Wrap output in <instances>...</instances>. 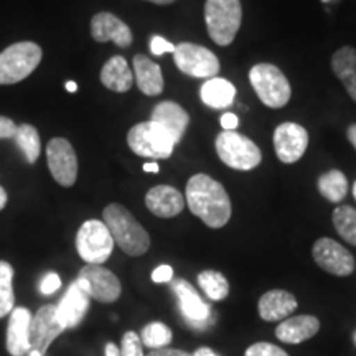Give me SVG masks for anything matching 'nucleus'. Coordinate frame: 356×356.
Masks as SVG:
<instances>
[{"instance_id": "nucleus-1", "label": "nucleus", "mask_w": 356, "mask_h": 356, "mask_svg": "<svg viewBox=\"0 0 356 356\" xmlns=\"http://www.w3.org/2000/svg\"><path fill=\"white\" fill-rule=\"evenodd\" d=\"M185 202L190 211L210 228H222L231 218V200L220 181L204 173H197L188 180Z\"/></svg>"}, {"instance_id": "nucleus-2", "label": "nucleus", "mask_w": 356, "mask_h": 356, "mask_svg": "<svg viewBox=\"0 0 356 356\" xmlns=\"http://www.w3.org/2000/svg\"><path fill=\"white\" fill-rule=\"evenodd\" d=\"M102 222L113 236L114 244H118L129 256H142L149 251L150 238L144 226L131 215L126 207L119 203H111L102 211Z\"/></svg>"}, {"instance_id": "nucleus-3", "label": "nucleus", "mask_w": 356, "mask_h": 356, "mask_svg": "<svg viewBox=\"0 0 356 356\" xmlns=\"http://www.w3.org/2000/svg\"><path fill=\"white\" fill-rule=\"evenodd\" d=\"M243 20V8L239 0H207L204 22L210 38L220 47L234 42Z\"/></svg>"}, {"instance_id": "nucleus-4", "label": "nucleus", "mask_w": 356, "mask_h": 356, "mask_svg": "<svg viewBox=\"0 0 356 356\" xmlns=\"http://www.w3.org/2000/svg\"><path fill=\"white\" fill-rule=\"evenodd\" d=\"M249 81L257 97L267 108L280 109L291 101L292 89L286 74L275 65L259 63L249 71Z\"/></svg>"}, {"instance_id": "nucleus-5", "label": "nucleus", "mask_w": 356, "mask_h": 356, "mask_svg": "<svg viewBox=\"0 0 356 356\" xmlns=\"http://www.w3.org/2000/svg\"><path fill=\"white\" fill-rule=\"evenodd\" d=\"M42 56V48L33 42H20L7 47L0 53V84L24 81L37 70Z\"/></svg>"}, {"instance_id": "nucleus-6", "label": "nucleus", "mask_w": 356, "mask_h": 356, "mask_svg": "<svg viewBox=\"0 0 356 356\" xmlns=\"http://www.w3.org/2000/svg\"><path fill=\"white\" fill-rule=\"evenodd\" d=\"M215 145L221 162L234 170H252L262 160L259 147L246 136L234 131L218 134Z\"/></svg>"}, {"instance_id": "nucleus-7", "label": "nucleus", "mask_w": 356, "mask_h": 356, "mask_svg": "<svg viewBox=\"0 0 356 356\" xmlns=\"http://www.w3.org/2000/svg\"><path fill=\"white\" fill-rule=\"evenodd\" d=\"M127 145L134 154L147 159H168L175 142L168 132L152 121L134 126L127 134Z\"/></svg>"}, {"instance_id": "nucleus-8", "label": "nucleus", "mask_w": 356, "mask_h": 356, "mask_svg": "<svg viewBox=\"0 0 356 356\" xmlns=\"http://www.w3.org/2000/svg\"><path fill=\"white\" fill-rule=\"evenodd\" d=\"M76 249L81 259L88 264L101 266L113 254L114 239L104 222L99 220H88L78 229Z\"/></svg>"}, {"instance_id": "nucleus-9", "label": "nucleus", "mask_w": 356, "mask_h": 356, "mask_svg": "<svg viewBox=\"0 0 356 356\" xmlns=\"http://www.w3.org/2000/svg\"><path fill=\"white\" fill-rule=\"evenodd\" d=\"M173 61L181 73L193 78H216V74L220 73V61L216 55L202 44H177Z\"/></svg>"}, {"instance_id": "nucleus-10", "label": "nucleus", "mask_w": 356, "mask_h": 356, "mask_svg": "<svg viewBox=\"0 0 356 356\" xmlns=\"http://www.w3.org/2000/svg\"><path fill=\"white\" fill-rule=\"evenodd\" d=\"M76 280L79 282V286L84 289V292L88 293L89 299L102 302V304L115 302L122 292L119 279L109 269H104L102 266H84L79 270Z\"/></svg>"}, {"instance_id": "nucleus-11", "label": "nucleus", "mask_w": 356, "mask_h": 356, "mask_svg": "<svg viewBox=\"0 0 356 356\" xmlns=\"http://www.w3.org/2000/svg\"><path fill=\"white\" fill-rule=\"evenodd\" d=\"M312 256L320 269L337 277H346L353 274L356 267L355 257L348 249L330 238L317 239L312 248Z\"/></svg>"}, {"instance_id": "nucleus-12", "label": "nucleus", "mask_w": 356, "mask_h": 356, "mask_svg": "<svg viewBox=\"0 0 356 356\" xmlns=\"http://www.w3.org/2000/svg\"><path fill=\"white\" fill-rule=\"evenodd\" d=\"M48 168L56 184L61 186H73L78 177V157L70 140L55 137L47 147Z\"/></svg>"}, {"instance_id": "nucleus-13", "label": "nucleus", "mask_w": 356, "mask_h": 356, "mask_svg": "<svg viewBox=\"0 0 356 356\" xmlns=\"http://www.w3.org/2000/svg\"><path fill=\"white\" fill-rule=\"evenodd\" d=\"M65 332V327L60 323L56 315V305L40 307L30 323V350L40 351L44 355L50 345Z\"/></svg>"}, {"instance_id": "nucleus-14", "label": "nucleus", "mask_w": 356, "mask_h": 356, "mask_svg": "<svg viewBox=\"0 0 356 356\" xmlns=\"http://www.w3.org/2000/svg\"><path fill=\"white\" fill-rule=\"evenodd\" d=\"M309 147V132L296 122H284L274 132V149L280 162L296 163Z\"/></svg>"}, {"instance_id": "nucleus-15", "label": "nucleus", "mask_w": 356, "mask_h": 356, "mask_svg": "<svg viewBox=\"0 0 356 356\" xmlns=\"http://www.w3.org/2000/svg\"><path fill=\"white\" fill-rule=\"evenodd\" d=\"M91 35L96 42H114L119 48H129L132 43V32L129 25L109 12H99L92 17Z\"/></svg>"}, {"instance_id": "nucleus-16", "label": "nucleus", "mask_w": 356, "mask_h": 356, "mask_svg": "<svg viewBox=\"0 0 356 356\" xmlns=\"http://www.w3.org/2000/svg\"><path fill=\"white\" fill-rule=\"evenodd\" d=\"M89 309V296L79 286L78 280L71 284L60 304L56 305V315L60 323L66 328H74L81 323Z\"/></svg>"}, {"instance_id": "nucleus-17", "label": "nucleus", "mask_w": 356, "mask_h": 356, "mask_svg": "<svg viewBox=\"0 0 356 356\" xmlns=\"http://www.w3.org/2000/svg\"><path fill=\"white\" fill-rule=\"evenodd\" d=\"M145 207L159 218H173L185 208V197L177 188L168 185H157L145 195Z\"/></svg>"}, {"instance_id": "nucleus-18", "label": "nucleus", "mask_w": 356, "mask_h": 356, "mask_svg": "<svg viewBox=\"0 0 356 356\" xmlns=\"http://www.w3.org/2000/svg\"><path fill=\"white\" fill-rule=\"evenodd\" d=\"M33 315L25 307L10 312L7 327V351L12 356H24L30 351V323Z\"/></svg>"}, {"instance_id": "nucleus-19", "label": "nucleus", "mask_w": 356, "mask_h": 356, "mask_svg": "<svg viewBox=\"0 0 356 356\" xmlns=\"http://www.w3.org/2000/svg\"><path fill=\"white\" fill-rule=\"evenodd\" d=\"M150 121L159 124L163 131L168 132L175 145L181 140L184 134L190 124L188 113L173 101H163L157 104L152 111Z\"/></svg>"}, {"instance_id": "nucleus-20", "label": "nucleus", "mask_w": 356, "mask_h": 356, "mask_svg": "<svg viewBox=\"0 0 356 356\" xmlns=\"http://www.w3.org/2000/svg\"><path fill=\"white\" fill-rule=\"evenodd\" d=\"M170 282L173 292L177 293L178 300H180V309L184 312L185 318L195 325L207 322L210 318V307L202 300L197 289L190 282H186L185 279H172Z\"/></svg>"}, {"instance_id": "nucleus-21", "label": "nucleus", "mask_w": 356, "mask_h": 356, "mask_svg": "<svg viewBox=\"0 0 356 356\" xmlns=\"http://www.w3.org/2000/svg\"><path fill=\"white\" fill-rule=\"evenodd\" d=\"M320 330V320L314 315H299L284 320L282 323L275 328V337L280 341L289 345H299L302 341L315 337Z\"/></svg>"}, {"instance_id": "nucleus-22", "label": "nucleus", "mask_w": 356, "mask_h": 356, "mask_svg": "<svg viewBox=\"0 0 356 356\" xmlns=\"http://www.w3.org/2000/svg\"><path fill=\"white\" fill-rule=\"evenodd\" d=\"M257 309H259L261 318L266 322H280L296 312L297 299L291 292L275 289V291L266 292L261 297Z\"/></svg>"}, {"instance_id": "nucleus-23", "label": "nucleus", "mask_w": 356, "mask_h": 356, "mask_svg": "<svg viewBox=\"0 0 356 356\" xmlns=\"http://www.w3.org/2000/svg\"><path fill=\"white\" fill-rule=\"evenodd\" d=\"M132 65L137 88L145 96H159L163 91V74L160 66L145 55L134 56Z\"/></svg>"}, {"instance_id": "nucleus-24", "label": "nucleus", "mask_w": 356, "mask_h": 356, "mask_svg": "<svg viewBox=\"0 0 356 356\" xmlns=\"http://www.w3.org/2000/svg\"><path fill=\"white\" fill-rule=\"evenodd\" d=\"M101 83L114 92H127L132 88L134 74L126 58L113 56L101 70Z\"/></svg>"}, {"instance_id": "nucleus-25", "label": "nucleus", "mask_w": 356, "mask_h": 356, "mask_svg": "<svg viewBox=\"0 0 356 356\" xmlns=\"http://www.w3.org/2000/svg\"><path fill=\"white\" fill-rule=\"evenodd\" d=\"M332 70L343 84L348 96L356 102V50L343 47L332 56Z\"/></svg>"}, {"instance_id": "nucleus-26", "label": "nucleus", "mask_w": 356, "mask_h": 356, "mask_svg": "<svg viewBox=\"0 0 356 356\" xmlns=\"http://www.w3.org/2000/svg\"><path fill=\"white\" fill-rule=\"evenodd\" d=\"M200 96L207 106L213 109H226L234 102L236 88L233 83L222 78H210L200 89Z\"/></svg>"}, {"instance_id": "nucleus-27", "label": "nucleus", "mask_w": 356, "mask_h": 356, "mask_svg": "<svg viewBox=\"0 0 356 356\" xmlns=\"http://www.w3.org/2000/svg\"><path fill=\"white\" fill-rule=\"evenodd\" d=\"M318 191L323 198H327L332 203L343 202V198L348 193V180L345 173L340 170H328L318 178Z\"/></svg>"}, {"instance_id": "nucleus-28", "label": "nucleus", "mask_w": 356, "mask_h": 356, "mask_svg": "<svg viewBox=\"0 0 356 356\" xmlns=\"http://www.w3.org/2000/svg\"><path fill=\"white\" fill-rule=\"evenodd\" d=\"M198 286L210 300H225L229 293L228 279L218 270H203L198 274Z\"/></svg>"}, {"instance_id": "nucleus-29", "label": "nucleus", "mask_w": 356, "mask_h": 356, "mask_svg": "<svg viewBox=\"0 0 356 356\" xmlns=\"http://www.w3.org/2000/svg\"><path fill=\"white\" fill-rule=\"evenodd\" d=\"M333 226H335L337 233L350 243L351 246H356V210L348 204H341L337 207L332 215Z\"/></svg>"}, {"instance_id": "nucleus-30", "label": "nucleus", "mask_w": 356, "mask_h": 356, "mask_svg": "<svg viewBox=\"0 0 356 356\" xmlns=\"http://www.w3.org/2000/svg\"><path fill=\"white\" fill-rule=\"evenodd\" d=\"M17 145L24 152L26 162L35 163L40 157V150H42V142H40L38 131L30 124H24V126L17 127V134L13 137Z\"/></svg>"}, {"instance_id": "nucleus-31", "label": "nucleus", "mask_w": 356, "mask_h": 356, "mask_svg": "<svg viewBox=\"0 0 356 356\" xmlns=\"http://www.w3.org/2000/svg\"><path fill=\"white\" fill-rule=\"evenodd\" d=\"M13 293V267L7 261H0V318L10 315L15 309Z\"/></svg>"}, {"instance_id": "nucleus-32", "label": "nucleus", "mask_w": 356, "mask_h": 356, "mask_svg": "<svg viewBox=\"0 0 356 356\" xmlns=\"http://www.w3.org/2000/svg\"><path fill=\"white\" fill-rule=\"evenodd\" d=\"M142 345L149 346L152 350L165 348V346L172 341V330L167 325L160 322H152L145 325L144 330L140 333Z\"/></svg>"}, {"instance_id": "nucleus-33", "label": "nucleus", "mask_w": 356, "mask_h": 356, "mask_svg": "<svg viewBox=\"0 0 356 356\" xmlns=\"http://www.w3.org/2000/svg\"><path fill=\"white\" fill-rule=\"evenodd\" d=\"M142 341L140 337L137 335L136 332H126L122 337L121 343V356H144V351H142Z\"/></svg>"}, {"instance_id": "nucleus-34", "label": "nucleus", "mask_w": 356, "mask_h": 356, "mask_svg": "<svg viewBox=\"0 0 356 356\" xmlns=\"http://www.w3.org/2000/svg\"><path fill=\"white\" fill-rule=\"evenodd\" d=\"M244 356H289V355L282 348H279V346L267 343V341H261V343H254L249 346Z\"/></svg>"}, {"instance_id": "nucleus-35", "label": "nucleus", "mask_w": 356, "mask_h": 356, "mask_svg": "<svg viewBox=\"0 0 356 356\" xmlns=\"http://www.w3.org/2000/svg\"><path fill=\"white\" fill-rule=\"evenodd\" d=\"M60 287H61L60 275L56 273H50L43 277L42 286H40V292H42L43 296H51V293H55Z\"/></svg>"}, {"instance_id": "nucleus-36", "label": "nucleus", "mask_w": 356, "mask_h": 356, "mask_svg": "<svg viewBox=\"0 0 356 356\" xmlns=\"http://www.w3.org/2000/svg\"><path fill=\"white\" fill-rule=\"evenodd\" d=\"M150 51H152L155 56L163 55V53H173L175 51V44L167 42V40L160 37V35H155V37L150 40Z\"/></svg>"}, {"instance_id": "nucleus-37", "label": "nucleus", "mask_w": 356, "mask_h": 356, "mask_svg": "<svg viewBox=\"0 0 356 356\" xmlns=\"http://www.w3.org/2000/svg\"><path fill=\"white\" fill-rule=\"evenodd\" d=\"M17 124L10 118L0 115V139H13L17 134Z\"/></svg>"}, {"instance_id": "nucleus-38", "label": "nucleus", "mask_w": 356, "mask_h": 356, "mask_svg": "<svg viewBox=\"0 0 356 356\" xmlns=\"http://www.w3.org/2000/svg\"><path fill=\"white\" fill-rule=\"evenodd\" d=\"M173 279V269L170 266L163 264V266H159L157 269L152 273V280L157 284H162V282H170Z\"/></svg>"}, {"instance_id": "nucleus-39", "label": "nucleus", "mask_w": 356, "mask_h": 356, "mask_svg": "<svg viewBox=\"0 0 356 356\" xmlns=\"http://www.w3.org/2000/svg\"><path fill=\"white\" fill-rule=\"evenodd\" d=\"M238 124H239V119L236 114L226 113L221 115V126L225 131H234V129L238 127Z\"/></svg>"}, {"instance_id": "nucleus-40", "label": "nucleus", "mask_w": 356, "mask_h": 356, "mask_svg": "<svg viewBox=\"0 0 356 356\" xmlns=\"http://www.w3.org/2000/svg\"><path fill=\"white\" fill-rule=\"evenodd\" d=\"M144 356H191L186 353V351H181V350H173V348H159V350H152L149 355H144Z\"/></svg>"}, {"instance_id": "nucleus-41", "label": "nucleus", "mask_w": 356, "mask_h": 356, "mask_svg": "<svg viewBox=\"0 0 356 356\" xmlns=\"http://www.w3.org/2000/svg\"><path fill=\"white\" fill-rule=\"evenodd\" d=\"M106 356H121V351H119V346L114 343L106 345Z\"/></svg>"}, {"instance_id": "nucleus-42", "label": "nucleus", "mask_w": 356, "mask_h": 356, "mask_svg": "<svg viewBox=\"0 0 356 356\" xmlns=\"http://www.w3.org/2000/svg\"><path fill=\"white\" fill-rule=\"evenodd\" d=\"M346 136H348V140L351 142V145H353L356 150V124H351L348 127V132H346Z\"/></svg>"}, {"instance_id": "nucleus-43", "label": "nucleus", "mask_w": 356, "mask_h": 356, "mask_svg": "<svg viewBox=\"0 0 356 356\" xmlns=\"http://www.w3.org/2000/svg\"><path fill=\"white\" fill-rule=\"evenodd\" d=\"M191 356H218V355H216L215 351H213L211 348H207V346H202V348H198Z\"/></svg>"}, {"instance_id": "nucleus-44", "label": "nucleus", "mask_w": 356, "mask_h": 356, "mask_svg": "<svg viewBox=\"0 0 356 356\" xmlns=\"http://www.w3.org/2000/svg\"><path fill=\"white\" fill-rule=\"evenodd\" d=\"M7 191L3 190V186H0V211L3 210V208H6V204H7Z\"/></svg>"}, {"instance_id": "nucleus-45", "label": "nucleus", "mask_w": 356, "mask_h": 356, "mask_svg": "<svg viewBox=\"0 0 356 356\" xmlns=\"http://www.w3.org/2000/svg\"><path fill=\"white\" fill-rule=\"evenodd\" d=\"M144 170L145 172H150V173H159V170H160V168H159V165H157V163H145V165H144Z\"/></svg>"}, {"instance_id": "nucleus-46", "label": "nucleus", "mask_w": 356, "mask_h": 356, "mask_svg": "<svg viewBox=\"0 0 356 356\" xmlns=\"http://www.w3.org/2000/svg\"><path fill=\"white\" fill-rule=\"evenodd\" d=\"M76 89H78V84L74 81L66 83V91H68V92H76Z\"/></svg>"}, {"instance_id": "nucleus-47", "label": "nucleus", "mask_w": 356, "mask_h": 356, "mask_svg": "<svg viewBox=\"0 0 356 356\" xmlns=\"http://www.w3.org/2000/svg\"><path fill=\"white\" fill-rule=\"evenodd\" d=\"M147 2L157 3V6H168V3H173L175 0H147Z\"/></svg>"}, {"instance_id": "nucleus-48", "label": "nucleus", "mask_w": 356, "mask_h": 356, "mask_svg": "<svg viewBox=\"0 0 356 356\" xmlns=\"http://www.w3.org/2000/svg\"><path fill=\"white\" fill-rule=\"evenodd\" d=\"M29 356H43L40 351H35V350H30V355Z\"/></svg>"}, {"instance_id": "nucleus-49", "label": "nucleus", "mask_w": 356, "mask_h": 356, "mask_svg": "<svg viewBox=\"0 0 356 356\" xmlns=\"http://www.w3.org/2000/svg\"><path fill=\"white\" fill-rule=\"evenodd\" d=\"M353 197L356 200V181H355V185H353Z\"/></svg>"}, {"instance_id": "nucleus-50", "label": "nucleus", "mask_w": 356, "mask_h": 356, "mask_svg": "<svg viewBox=\"0 0 356 356\" xmlns=\"http://www.w3.org/2000/svg\"><path fill=\"white\" fill-rule=\"evenodd\" d=\"M322 2H332V0H322Z\"/></svg>"}, {"instance_id": "nucleus-51", "label": "nucleus", "mask_w": 356, "mask_h": 356, "mask_svg": "<svg viewBox=\"0 0 356 356\" xmlns=\"http://www.w3.org/2000/svg\"><path fill=\"white\" fill-rule=\"evenodd\" d=\"M355 338H356V337H355Z\"/></svg>"}]
</instances>
